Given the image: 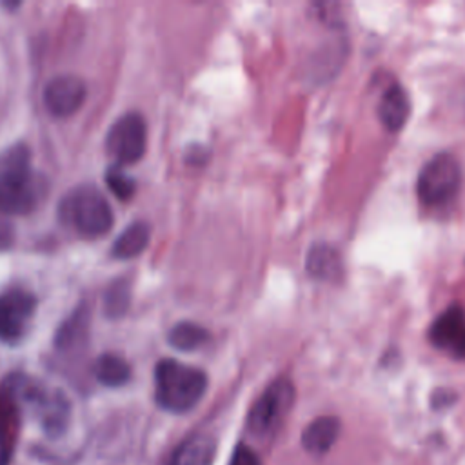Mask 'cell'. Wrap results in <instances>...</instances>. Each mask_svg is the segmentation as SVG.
Listing matches in <instances>:
<instances>
[{
    "instance_id": "1",
    "label": "cell",
    "mask_w": 465,
    "mask_h": 465,
    "mask_svg": "<svg viewBox=\"0 0 465 465\" xmlns=\"http://www.w3.org/2000/svg\"><path fill=\"white\" fill-rule=\"evenodd\" d=\"M45 193L47 180L31 169L27 147H11L0 158V213L29 214L42 203Z\"/></svg>"
},
{
    "instance_id": "2",
    "label": "cell",
    "mask_w": 465,
    "mask_h": 465,
    "mask_svg": "<svg viewBox=\"0 0 465 465\" xmlns=\"http://www.w3.org/2000/svg\"><path fill=\"white\" fill-rule=\"evenodd\" d=\"M58 218L65 227L87 240L105 236L114 223L107 198L93 185H78L64 194L58 203Z\"/></svg>"
},
{
    "instance_id": "3",
    "label": "cell",
    "mask_w": 465,
    "mask_h": 465,
    "mask_svg": "<svg viewBox=\"0 0 465 465\" xmlns=\"http://www.w3.org/2000/svg\"><path fill=\"white\" fill-rule=\"evenodd\" d=\"M207 391V374L202 369L173 358L160 360L154 367V400L169 412L191 411Z\"/></svg>"
},
{
    "instance_id": "4",
    "label": "cell",
    "mask_w": 465,
    "mask_h": 465,
    "mask_svg": "<svg viewBox=\"0 0 465 465\" xmlns=\"http://www.w3.org/2000/svg\"><path fill=\"white\" fill-rule=\"evenodd\" d=\"M294 400V389L289 380L272 381L265 392L254 401L249 416L247 429L258 440H269L280 429Z\"/></svg>"
},
{
    "instance_id": "5",
    "label": "cell",
    "mask_w": 465,
    "mask_h": 465,
    "mask_svg": "<svg viewBox=\"0 0 465 465\" xmlns=\"http://www.w3.org/2000/svg\"><path fill=\"white\" fill-rule=\"evenodd\" d=\"M461 167L450 154H436L418 176V196L425 205L438 207L449 203L460 191Z\"/></svg>"
},
{
    "instance_id": "6",
    "label": "cell",
    "mask_w": 465,
    "mask_h": 465,
    "mask_svg": "<svg viewBox=\"0 0 465 465\" xmlns=\"http://www.w3.org/2000/svg\"><path fill=\"white\" fill-rule=\"evenodd\" d=\"M147 147V127L138 113L122 114L111 124L105 136V151L116 165L138 162Z\"/></svg>"
},
{
    "instance_id": "7",
    "label": "cell",
    "mask_w": 465,
    "mask_h": 465,
    "mask_svg": "<svg viewBox=\"0 0 465 465\" xmlns=\"http://www.w3.org/2000/svg\"><path fill=\"white\" fill-rule=\"evenodd\" d=\"M36 302L27 291H7L0 294V340L16 343L27 332Z\"/></svg>"
},
{
    "instance_id": "8",
    "label": "cell",
    "mask_w": 465,
    "mask_h": 465,
    "mask_svg": "<svg viewBox=\"0 0 465 465\" xmlns=\"http://www.w3.org/2000/svg\"><path fill=\"white\" fill-rule=\"evenodd\" d=\"M85 84L74 74H58L47 82L44 89V105L56 116L65 118L74 114L85 102Z\"/></svg>"
},
{
    "instance_id": "9",
    "label": "cell",
    "mask_w": 465,
    "mask_h": 465,
    "mask_svg": "<svg viewBox=\"0 0 465 465\" xmlns=\"http://www.w3.org/2000/svg\"><path fill=\"white\" fill-rule=\"evenodd\" d=\"M429 338L434 347L452 356H465V312L452 305L443 311L432 323Z\"/></svg>"
},
{
    "instance_id": "10",
    "label": "cell",
    "mask_w": 465,
    "mask_h": 465,
    "mask_svg": "<svg viewBox=\"0 0 465 465\" xmlns=\"http://www.w3.org/2000/svg\"><path fill=\"white\" fill-rule=\"evenodd\" d=\"M338 434H340L338 418L320 416L305 427L302 434V445L305 447L307 452L314 456H322L334 445V441L338 440Z\"/></svg>"
},
{
    "instance_id": "11",
    "label": "cell",
    "mask_w": 465,
    "mask_h": 465,
    "mask_svg": "<svg viewBox=\"0 0 465 465\" xmlns=\"http://www.w3.org/2000/svg\"><path fill=\"white\" fill-rule=\"evenodd\" d=\"M305 267L311 276L320 280H329V282L336 280L343 272V265L338 251L325 243L311 247V251L307 252Z\"/></svg>"
},
{
    "instance_id": "12",
    "label": "cell",
    "mask_w": 465,
    "mask_h": 465,
    "mask_svg": "<svg viewBox=\"0 0 465 465\" xmlns=\"http://www.w3.org/2000/svg\"><path fill=\"white\" fill-rule=\"evenodd\" d=\"M378 116L381 124L391 129L398 131L409 116V100L405 91L400 85H391L380 98L378 105Z\"/></svg>"
},
{
    "instance_id": "13",
    "label": "cell",
    "mask_w": 465,
    "mask_h": 465,
    "mask_svg": "<svg viewBox=\"0 0 465 465\" xmlns=\"http://www.w3.org/2000/svg\"><path fill=\"white\" fill-rule=\"evenodd\" d=\"M151 240V229L145 222H134L127 225L122 234L114 240L111 256L118 260H131L142 254Z\"/></svg>"
},
{
    "instance_id": "14",
    "label": "cell",
    "mask_w": 465,
    "mask_h": 465,
    "mask_svg": "<svg viewBox=\"0 0 465 465\" xmlns=\"http://www.w3.org/2000/svg\"><path fill=\"white\" fill-rule=\"evenodd\" d=\"M213 450L214 443L211 438L194 434L178 445L169 465H209L213 461Z\"/></svg>"
},
{
    "instance_id": "15",
    "label": "cell",
    "mask_w": 465,
    "mask_h": 465,
    "mask_svg": "<svg viewBox=\"0 0 465 465\" xmlns=\"http://www.w3.org/2000/svg\"><path fill=\"white\" fill-rule=\"evenodd\" d=\"M93 372L94 378L105 387H120L127 383V380L131 378L129 363L124 358L111 352H105L96 358Z\"/></svg>"
},
{
    "instance_id": "16",
    "label": "cell",
    "mask_w": 465,
    "mask_h": 465,
    "mask_svg": "<svg viewBox=\"0 0 465 465\" xmlns=\"http://www.w3.org/2000/svg\"><path fill=\"white\" fill-rule=\"evenodd\" d=\"M209 340V332L193 322H180L169 331V343L178 351H194Z\"/></svg>"
},
{
    "instance_id": "17",
    "label": "cell",
    "mask_w": 465,
    "mask_h": 465,
    "mask_svg": "<svg viewBox=\"0 0 465 465\" xmlns=\"http://www.w3.org/2000/svg\"><path fill=\"white\" fill-rule=\"evenodd\" d=\"M129 298H131L129 282L124 278L113 282L104 296V312L111 318L122 316L129 307Z\"/></svg>"
},
{
    "instance_id": "18",
    "label": "cell",
    "mask_w": 465,
    "mask_h": 465,
    "mask_svg": "<svg viewBox=\"0 0 465 465\" xmlns=\"http://www.w3.org/2000/svg\"><path fill=\"white\" fill-rule=\"evenodd\" d=\"M105 183L118 200H129L136 191L134 180L127 176L120 165H113L105 171Z\"/></svg>"
},
{
    "instance_id": "19",
    "label": "cell",
    "mask_w": 465,
    "mask_h": 465,
    "mask_svg": "<svg viewBox=\"0 0 465 465\" xmlns=\"http://www.w3.org/2000/svg\"><path fill=\"white\" fill-rule=\"evenodd\" d=\"M87 323V316L84 314V311H78L74 318H69L64 327L58 331V338L56 341L62 345H69L71 341H76L82 334H84V325Z\"/></svg>"
},
{
    "instance_id": "20",
    "label": "cell",
    "mask_w": 465,
    "mask_h": 465,
    "mask_svg": "<svg viewBox=\"0 0 465 465\" xmlns=\"http://www.w3.org/2000/svg\"><path fill=\"white\" fill-rule=\"evenodd\" d=\"M229 465H260V460L249 447L238 445L231 456Z\"/></svg>"
}]
</instances>
